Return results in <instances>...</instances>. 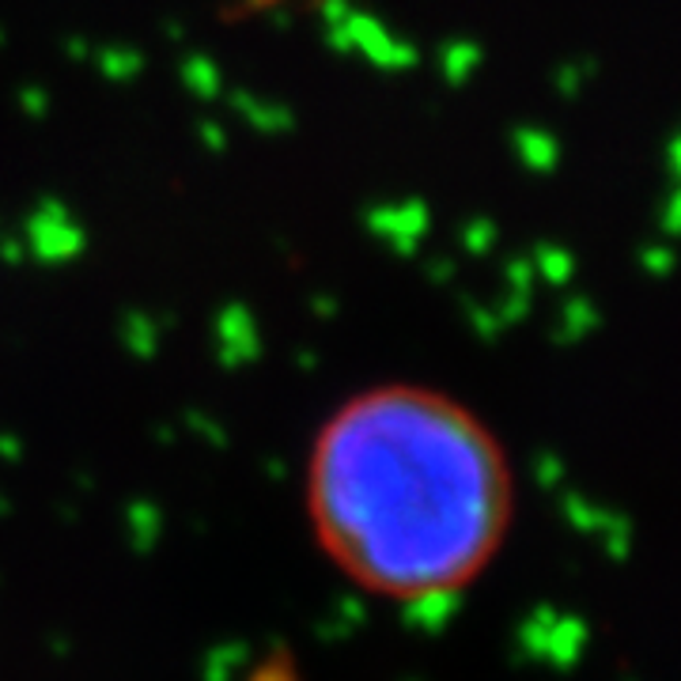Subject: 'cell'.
Returning a JSON list of instances; mask_svg holds the SVG:
<instances>
[{
    "mask_svg": "<svg viewBox=\"0 0 681 681\" xmlns=\"http://www.w3.org/2000/svg\"><path fill=\"white\" fill-rule=\"evenodd\" d=\"M315 538L356 587L398 602L481 576L511 527L500 444L428 386H375L322 425L307 474Z\"/></svg>",
    "mask_w": 681,
    "mask_h": 681,
    "instance_id": "1",
    "label": "cell"
}]
</instances>
